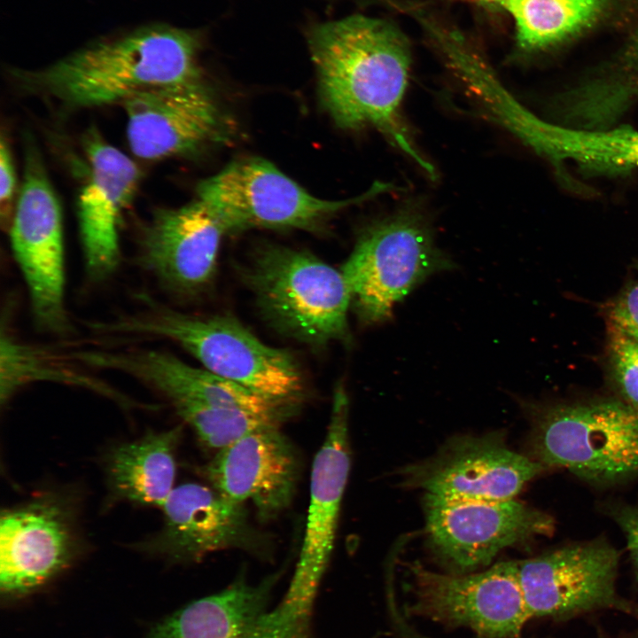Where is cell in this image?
<instances>
[{
	"label": "cell",
	"mask_w": 638,
	"mask_h": 638,
	"mask_svg": "<svg viewBox=\"0 0 638 638\" xmlns=\"http://www.w3.org/2000/svg\"><path fill=\"white\" fill-rule=\"evenodd\" d=\"M454 268L426 221L401 211L367 228L340 270L359 319L383 322L393 306L428 276Z\"/></svg>",
	"instance_id": "8992f818"
},
{
	"label": "cell",
	"mask_w": 638,
	"mask_h": 638,
	"mask_svg": "<svg viewBox=\"0 0 638 638\" xmlns=\"http://www.w3.org/2000/svg\"><path fill=\"white\" fill-rule=\"evenodd\" d=\"M65 362L64 356L50 349L27 345L16 339L2 328L1 331V386L2 404L19 387L39 380L59 381L91 387L108 395L113 390L98 380L84 377Z\"/></svg>",
	"instance_id": "d4e9b609"
},
{
	"label": "cell",
	"mask_w": 638,
	"mask_h": 638,
	"mask_svg": "<svg viewBox=\"0 0 638 638\" xmlns=\"http://www.w3.org/2000/svg\"><path fill=\"white\" fill-rule=\"evenodd\" d=\"M79 549L74 509L45 494L4 510L0 518V588L30 592L67 567Z\"/></svg>",
	"instance_id": "9a60e30c"
},
{
	"label": "cell",
	"mask_w": 638,
	"mask_h": 638,
	"mask_svg": "<svg viewBox=\"0 0 638 638\" xmlns=\"http://www.w3.org/2000/svg\"><path fill=\"white\" fill-rule=\"evenodd\" d=\"M579 99L585 114L605 126L612 125L638 99V25L611 69L583 83Z\"/></svg>",
	"instance_id": "484cf974"
},
{
	"label": "cell",
	"mask_w": 638,
	"mask_h": 638,
	"mask_svg": "<svg viewBox=\"0 0 638 638\" xmlns=\"http://www.w3.org/2000/svg\"><path fill=\"white\" fill-rule=\"evenodd\" d=\"M429 549L449 573L487 566L504 549L553 532V518L515 499L450 500L425 494Z\"/></svg>",
	"instance_id": "30bf717a"
},
{
	"label": "cell",
	"mask_w": 638,
	"mask_h": 638,
	"mask_svg": "<svg viewBox=\"0 0 638 638\" xmlns=\"http://www.w3.org/2000/svg\"><path fill=\"white\" fill-rule=\"evenodd\" d=\"M348 413V396L342 384H338L334 390L327 433L312 466L301 550L284 597L309 611L332 554L350 471Z\"/></svg>",
	"instance_id": "4fadbf2b"
},
{
	"label": "cell",
	"mask_w": 638,
	"mask_h": 638,
	"mask_svg": "<svg viewBox=\"0 0 638 638\" xmlns=\"http://www.w3.org/2000/svg\"><path fill=\"white\" fill-rule=\"evenodd\" d=\"M121 105L129 147L144 160L191 156L229 136V125L206 82L144 90Z\"/></svg>",
	"instance_id": "5bb4252c"
},
{
	"label": "cell",
	"mask_w": 638,
	"mask_h": 638,
	"mask_svg": "<svg viewBox=\"0 0 638 638\" xmlns=\"http://www.w3.org/2000/svg\"><path fill=\"white\" fill-rule=\"evenodd\" d=\"M531 458L595 485L638 476V413L620 401L558 405L535 416Z\"/></svg>",
	"instance_id": "5b68a950"
},
{
	"label": "cell",
	"mask_w": 638,
	"mask_h": 638,
	"mask_svg": "<svg viewBox=\"0 0 638 638\" xmlns=\"http://www.w3.org/2000/svg\"><path fill=\"white\" fill-rule=\"evenodd\" d=\"M609 356L618 392L638 413V341L610 324Z\"/></svg>",
	"instance_id": "83f0119b"
},
{
	"label": "cell",
	"mask_w": 638,
	"mask_h": 638,
	"mask_svg": "<svg viewBox=\"0 0 638 638\" xmlns=\"http://www.w3.org/2000/svg\"><path fill=\"white\" fill-rule=\"evenodd\" d=\"M181 432L180 426L148 432L139 439L113 447L105 466L113 495L160 509L174 489Z\"/></svg>",
	"instance_id": "603a6c76"
},
{
	"label": "cell",
	"mask_w": 638,
	"mask_h": 638,
	"mask_svg": "<svg viewBox=\"0 0 638 638\" xmlns=\"http://www.w3.org/2000/svg\"><path fill=\"white\" fill-rule=\"evenodd\" d=\"M10 240L36 326L46 331L64 332L68 318L61 210L42 158L30 144L26 149Z\"/></svg>",
	"instance_id": "ba28073f"
},
{
	"label": "cell",
	"mask_w": 638,
	"mask_h": 638,
	"mask_svg": "<svg viewBox=\"0 0 638 638\" xmlns=\"http://www.w3.org/2000/svg\"><path fill=\"white\" fill-rule=\"evenodd\" d=\"M393 184L376 182L364 193L344 200L315 197L271 162L245 157L229 163L197 187L228 232L252 228L310 229L333 214L391 191Z\"/></svg>",
	"instance_id": "52a82bcc"
},
{
	"label": "cell",
	"mask_w": 638,
	"mask_h": 638,
	"mask_svg": "<svg viewBox=\"0 0 638 638\" xmlns=\"http://www.w3.org/2000/svg\"><path fill=\"white\" fill-rule=\"evenodd\" d=\"M611 517L622 530L638 576V505H623L611 510Z\"/></svg>",
	"instance_id": "4dcf8cb0"
},
{
	"label": "cell",
	"mask_w": 638,
	"mask_h": 638,
	"mask_svg": "<svg viewBox=\"0 0 638 638\" xmlns=\"http://www.w3.org/2000/svg\"><path fill=\"white\" fill-rule=\"evenodd\" d=\"M88 172L78 200L85 269L91 280L110 276L121 260L119 230L139 183L134 161L95 129L83 139Z\"/></svg>",
	"instance_id": "e0dca14e"
},
{
	"label": "cell",
	"mask_w": 638,
	"mask_h": 638,
	"mask_svg": "<svg viewBox=\"0 0 638 638\" xmlns=\"http://www.w3.org/2000/svg\"><path fill=\"white\" fill-rule=\"evenodd\" d=\"M203 473L223 496L243 504L251 502L259 517L269 520L290 505L300 460L291 441L273 426L220 449Z\"/></svg>",
	"instance_id": "ffe728a7"
},
{
	"label": "cell",
	"mask_w": 638,
	"mask_h": 638,
	"mask_svg": "<svg viewBox=\"0 0 638 638\" xmlns=\"http://www.w3.org/2000/svg\"><path fill=\"white\" fill-rule=\"evenodd\" d=\"M225 233L222 222L199 198L160 208L142 230L138 261L164 289L191 298L212 283Z\"/></svg>",
	"instance_id": "2e32d148"
},
{
	"label": "cell",
	"mask_w": 638,
	"mask_h": 638,
	"mask_svg": "<svg viewBox=\"0 0 638 638\" xmlns=\"http://www.w3.org/2000/svg\"><path fill=\"white\" fill-rule=\"evenodd\" d=\"M245 278L264 316L284 334L314 346L350 341L352 299L340 269L305 251L268 245Z\"/></svg>",
	"instance_id": "277c9868"
},
{
	"label": "cell",
	"mask_w": 638,
	"mask_h": 638,
	"mask_svg": "<svg viewBox=\"0 0 638 638\" xmlns=\"http://www.w3.org/2000/svg\"><path fill=\"white\" fill-rule=\"evenodd\" d=\"M610 324L638 341V284L628 286L608 306Z\"/></svg>",
	"instance_id": "f1b7e54d"
},
{
	"label": "cell",
	"mask_w": 638,
	"mask_h": 638,
	"mask_svg": "<svg viewBox=\"0 0 638 638\" xmlns=\"http://www.w3.org/2000/svg\"><path fill=\"white\" fill-rule=\"evenodd\" d=\"M74 361L97 369L132 376L169 399L217 408H242L259 414L289 416L295 407L270 401L205 368L193 367L159 350H80Z\"/></svg>",
	"instance_id": "44dd1931"
},
{
	"label": "cell",
	"mask_w": 638,
	"mask_h": 638,
	"mask_svg": "<svg viewBox=\"0 0 638 638\" xmlns=\"http://www.w3.org/2000/svg\"><path fill=\"white\" fill-rule=\"evenodd\" d=\"M277 580L274 574L255 584L240 576L165 618L146 638H307L296 617L269 607Z\"/></svg>",
	"instance_id": "ac0fdd59"
},
{
	"label": "cell",
	"mask_w": 638,
	"mask_h": 638,
	"mask_svg": "<svg viewBox=\"0 0 638 638\" xmlns=\"http://www.w3.org/2000/svg\"><path fill=\"white\" fill-rule=\"evenodd\" d=\"M619 553L605 539L573 543L517 561L533 618H567L599 609L625 610L616 590Z\"/></svg>",
	"instance_id": "7c38bea8"
},
{
	"label": "cell",
	"mask_w": 638,
	"mask_h": 638,
	"mask_svg": "<svg viewBox=\"0 0 638 638\" xmlns=\"http://www.w3.org/2000/svg\"><path fill=\"white\" fill-rule=\"evenodd\" d=\"M508 128L558 167L572 163L587 174L608 175L638 168V130L632 128H573L541 120L520 106Z\"/></svg>",
	"instance_id": "7402d4cb"
},
{
	"label": "cell",
	"mask_w": 638,
	"mask_h": 638,
	"mask_svg": "<svg viewBox=\"0 0 638 638\" xmlns=\"http://www.w3.org/2000/svg\"><path fill=\"white\" fill-rule=\"evenodd\" d=\"M145 305L143 312L94 328L101 332L171 340L209 371L275 402L292 407L299 404L303 379L289 352L264 344L228 315L186 314L149 299Z\"/></svg>",
	"instance_id": "3957f363"
},
{
	"label": "cell",
	"mask_w": 638,
	"mask_h": 638,
	"mask_svg": "<svg viewBox=\"0 0 638 638\" xmlns=\"http://www.w3.org/2000/svg\"><path fill=\"white\" fill-rule=\"evenodd\" d=\"M411 602L407 616L447 627H465L479 638H519L531 619L517 576V561L480 572L441 573L419 563L408 566Z\"/></svg>",
	"instance_id": "9c48e42d"
},
{
	"label": "cell",
	"mask_w": 638,
	"mask_h": 638,
	"mask_svg": "<svg viewBox=\"0 0 638 638\" xmlns=\"http://www.w3.org/2000/svg\"><path fill=\"white\" fill-rule=\"evenodd\" d=\"M615 0H493L514 19L518 45L525 51L564 43L593 27Z\"/></svg>",
	"instance_id": "cb8c5ba5"
},
{
	"label": "cell",
	"mask_w": 638,
	"mask_h": 638,
	"mask_svg": "<svg viewBox=\"0 0 638 638\" xmlns=\"http://www.w3.org/2000/svg\"><path fill=\"white\" fill-rule=\"evenodd\" d=\"M172 404L178 416L191 426L200 441L208 447L218 450L253 432L268 427H279L287 417L186 401Z\"/></svg>",
	"instance_id": "4316f807"
},
{
	"label": "cell",
	"mask_w": 638,
	"mask_h": 638,
	"mask_svg": "<svg viewBox=\"0 0 638 638\" xmlns=\"http://www.w3.org/2000/svg\"><path fill=\"white\" fill-rule=\"evenodd\" d=\"M197 32L166 24L142 27L77 50L35 70H13L28 92L68 108L121 104L144 90L205 82Z\"/></svg>",
	"instance_id": "7a4b0ae2"
},
{
	"label": "cell",
	"mask_w": 638,
	"mask_h": 638,
	"mask_svg": "<svg viewBox=\"0 0 638 638\" xmlns=\"http://www.w3.org/2000/svg\"><path fill=\"white\" fill-rule=\"evenodd\" d=\"M386 606L394 638H427L409 624L408 616L401 611L398 602L392 601Z\"/></svg>",
	"instance_id": "1f68e13d"
},
{
	"label": "cell",
	"mask_w": 638,
	"mask_h": 638,
	"mask_svg": "<svg viewBox=\"0 0 638 638\" xmlns=\"http://www.w3.org/2000/svg\"><path fill=\"white\" fill-rule=\"evenodd\" d=\"M309 45L322 102L336 124L374 127L434 177L401 116L411 64L404 34L385 19L353 15L313 28Z\"/></svg>",
	"instance_id": "6da1fadb"
},
{
	"label": "cell",
	"mask_w": 638,
	"mask_h": 638,
	"mask_svg": "<svg viewBox=\"0 0 638 638\" xmlns=\"http://www.w3.org/2000/svg\"><path fill=\"white\" fill-rule=\"evenodd\" d=\"M543 469L490 432L453 437L431 457L405 466L401 477L404 486L446 499L503 501L514 499Z\"/></svg>",
	"instance_id": "8fae6325"
},
{
	"label": "cell",
	"mask_w": 638,
	"mask_h": 638,
	"mask_svg": "<svg viewBox=\"0 0 638 638\" xmlns=\"http://www.w3.org/2000/svg\"><path fill=\"white\" fill-rule=\"evenodd\" d=\"M16 187V175L11 150L4 136L0 146V201L2 216H10Z\"/></svg>",
	"instance_id": "f546056e"
},
{
	"label": "cell",
	"mask_w": 638,
	"mask_h": 638,
	"mask_svg": "<svg viewBox=\"0 0 638 638\" xmlns=\"http://www.w3.org/2000/svg\"><path fill=\"white\" fill-rule=\"evenodd\" d=\"M160 509L161 528L137 547L171 562H198L219 550L249 549L256 541L244 504L212 486L182 484Z\"/></svg>",
	"instance_id": "d6986e66"
}]
</instances>
